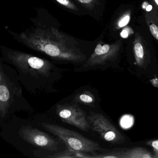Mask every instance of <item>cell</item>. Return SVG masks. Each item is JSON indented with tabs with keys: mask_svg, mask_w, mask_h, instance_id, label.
I'll return each instance as SVG.
<instances>
[{
	"mask_svg": "<svg viewBox=\"0 0 158 158\" xmlns=\"http://www.w3.org/2000/svg\"><path fill=\"white\" fill-rule=\"evenodd\" d=\"M32 24L21 33L8 30L13 39L29 49L44 55L59 64L80 66L95 48L98 39L87 41L65 33L60 23L47 9H35Z\"/></svg>",
	"mask_w": 158,
	"mask_h": 158,
	"instance_id": "1",
	"label": "cell"
},
{
	"mask_svg": "<svg viewBox=\"0 0 158 158\" xmlns=\"http://www.w3.org/2000/svg\"><path fill=\"white\" fill-rule=\"evenodd\" d=\"M1 60L14 67L24 88L33 95L57 92L56 84L64 70L49 59L1 45Z\"/></svg>",
	"mask_w": 158,
	"mask_h": 158,
	"instance_id": "2",
	"label": "cell"
},
{
	"mask_svg": "<svg viewBox=\"0 0 158 158\" xmlns=\"http://www.w3.org/2000/svg\"><path fill=\"white\" fill-rule=\"evenodd\" d=\"M17 73L10 64L0 59V117L8 118L19 102L24 99Z\"/></svg>",
	"mask_w": 158,
	"mask_h": 158,
	"instance_id": "3",
	"label": "cell"
},
{
	"mask_svg": "<svg viewBox=\"0 0 158 158\" xmlns=\"http://www.w3.org/2000/svg\"><path fill=\"white\" fill-rule=\"evenodd\" d=\"M102 36L98 38L97 45L87 60L82 65L74 68L76 73H84L101 70L109 66L115 60L122 47L121 40L112 44L103 42Z\"/></svg>",
	"mask_w": 158,
	"mask_h": 158,
	"instance_id": "4",
	"label": "cell"
},
{
	"mask_svg": "<svg viewBox=\"0 0 158 158\" xmlns=\"http://www.w3.org/2000/svg\"><path fill=\"white\" fill-rule=\"evenodd\" d=\"M41 125L49 133L59 138L66 148L77 151L93 154L102 151L99 144L85 137L79 133L57 124L42 123Z\"/></svg>",
	"mask_w": 158,
	"mask_h": 158,
	"instance_id": "5",
	"label": "cell"
},
{
	"mask_svg": "<svg viewBox=\"0 0 158 158\" xmlns=\"http://www.w3.org/2000/svg\"><path fill=\"white\" fill-rule=\"evenodd\" d=\"M88 119L92 130L99 134L104 140L112 144H122L125 141L124 136L103 114L91 112Z\"/></svg>",
	"mask_w": 158,
	"mask_h": 158,
	"instance_id": "6",
	"label": "cell"
},
{
	"mask_svg": "<svg viewBox=\"0 0 158 158\" xmlns=\"http://www.w3.org/2000/svg\"><path fill=\"white\" fill-rule=\"evenodd\" d=\"M56 111L59 117L64 123L85 132H88L91 128L88 115L80 108L78 103L72 102L71 103L57 104Z\"/></svg>",
	"mask_w": 158,
	"mask_h": 158,
	"instance_id": "7",
	"label": "cell"
},
{
	"mask_svg": "<svg viewBox=\"0 0 158 158\" xmlns=\"http://www.w3.org/2000/svg\"><path fill=\"white\" fill-rule=\"evenodd\" d=\"M23 140L36 148H41L50 151H57L59 142L45 133L31 126H23L18 132Z\"/></svg>",
	"mask_w": 158,
	"mask_h": 158,
	"instance_id": "8",
	"label": "cell"
},
{
	"mask_svg": "<svg viewBox=\"0 0 158 158\" xmlns=\"http://www.w3.org/2000/svg\"><path fill=\"white\" fill-rule=\"evenodd\" d=\"M133 51L136 62L139 66L144 67L148 62V50L146 42L139 33L135 35Z\"/></svg>",
	"mask_w": 158,
	"mask_h": 158,
	"instance_id": "9",
	"label": "cell"
},
{
	"mask_svg": "<svg viewBox=\"0 0 158 158\" xmlns=\"http://www.w3.org/2000/svg\"><path fill=\"white\" fill-rule=\"evenodd\" d=\"M84 8L88 15L98 21L101 17L104 8V0H74Z\"/></svg>",
	"mask_w": 158,
	"mask_h": 158,
	"instance_id": "10",
	"label": "cell"
},
{
	"mask_svg": "<svg viewBox=\"0 0 158 158\" xmlns=\"http://www.w3.org/2000/svg\"><path fill=\"white\" fill-rule=\"evenodd\" d=\"M52 2L63 10L78 16L88 15L87 12L74 0H51Z\"/></svg>",
	"mask_w": 158,
	"mask_h": 158,
	"instance_id": "11",
	"label": "cell"
},
{
	"mask_svg": "<svg viewBox=\"0 0 158 158\" xmlns=\"http://www.w3.org/2000/svg\"><path fill=\"white\" fill-rule=\"evenodd\" d=\"M122 158H151L154 157L149 151L142 148L121 149Z\"/></svg>",
	"mask_w": 158,
	"mask_h": 158,
	"instance_id": "12",
	"label": "cell"
},
{
	"mask_svg": "<svg viewBox=\"0 0 158 158\" xmlns=\"http://www.w3.org/2000/svg\"><path fill=\"white\" fill-rule=\"evenodd\" d=\"M72 102L83 104L89 107H95L96 103V98L94 95L91 92L88 90H85L76 94L74 96Z\"/></svg>",
	"mask_w": 158,
	"mask_h": 158,
	"instance_id": "13",
	"label": "cell"
},
{
	"mask_svg": "<svg viewBox=\"0 0 158 158\" xmlns=\"http://www.w3.org/2000/svg\"><path fill=\"white\" fill-rule=\"evenodd\" d=\"M90 155L91 154L87 152L77 151L66 148L65 150L63 151L45 157L50 158H90Z\"/></svg>",
	"mask_w": 158,
	"mask_h": 158,
	"instance_id": "14",
	"label": "cell"
},
{
	"mask_svg": "<svg viewBox=\"0 0 158 158\" xmlns=\"http://www.w3.org/2000/svg\"><path fill=\"white\" fill-rule=\"evenodd\" d=\"M147 24L152 35L158 41V24L153 21L148 15H147Z\"/></svg>",
	"mask_w": 158,
	"mask_h": 158,
	"instance_id": "15",
	"label": "cell"
},
{
	"mask_svg": "<svg viewBox=\"0 0 158 158\" xmlns=\"http://www.w3.org/2000/svg\"><path fill=\"white\" fill-rule=\"evenodd\" d=\"M129 18H130V16L129 15L127 14L125 15L123 17H122L118 22V26L119 27H122L126 25L129 21Z\"/></svg>",
	"mask_w": 158,
	"mask_h": 158,
	"instance_id": "16",
	"label": "cell"
},
{
	"mask_svg": "<svg viewBox=\"0 0 158 158\" xmlns=\"http://www.w3.org/2000/svg\"><path fill=\"white\" fill-rule=\"evenodd\" d=\"M147 144L153 148L154 152H158V139L149 141Z\"/></svg>",
	"mask_w": 158,
	"mask_h": 158,
	"instance_id": "17",
	"label": "cell"
},
{
	"mask_svg": "<svg viewBox=\"0 0 158 158\" xmlns=\"http://www.w3.org/2000/svg\"><path fill=\"white\" fill-rule=\"evenodd\" d=\"M152 1L154 2V3H155V5L157 6V8L158 9V0H152Z\"/></svg>",
	"mask_w": 158,
	"mask_h": 158,
	"instance_id": "18",
	"label": "cell"
},
{
	"mask_svg": "<svg viewBox=\"0 0 158 158\" xmlns=\"http://www.w3.org/2000/svg\"><path fill=\"white\" fill-rule=\"evenodd\" d=\"M154 153H155L154 157H155V158H158V152H154Z\"/></svg>",
	"mask_w": 158,
	"mask_h": 158,
	"instance_id": "19",
	"label": "cell"
}]
</instances>
